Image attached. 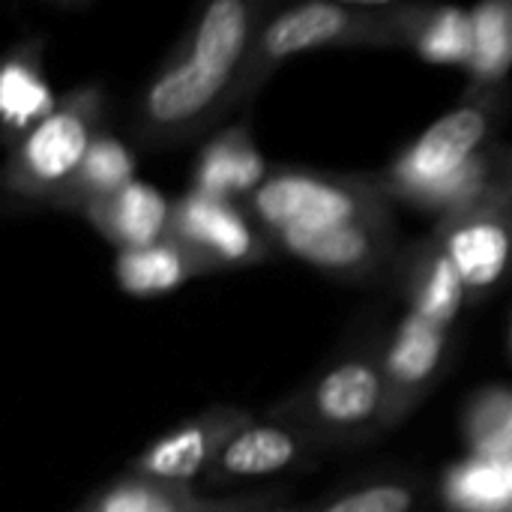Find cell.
I'll return each mask as SVG.
<instances>
[{
  "instance_id": "1",
  "label": "cell",
  "mask_w": 512,
  "mask_h": 512,
  "mask_svg": "<svg viewBox=\"0 0 512 512\" xmlns=\"http://www.w3.org/2000/svg\"><path fill=\"white\" fill-rule=\"evenodd\" d=\"M504 99L480 90L435 120L378 180L384 195H399L444 219L498 192L501 162L489 150Z\"/></svg>"
},
{
  "instance_id": "2",
  "label": "cell",
  "mask_w": 512,
  "mask_h": 512,
  "mask_svg": "<svg viewBox=\"0 0 512 512\" xmlns=\"http://www.w3.org/2000/svg\"><path fill=\"white\" fill-rule=\"evenodd\" d=\"M330 45H405L402 6L309 0L276 12L258 30L237 99L252 93L282 60Z\"/></svg>"
},
{
  "instance_id": "3",
  "label": "cell",
  "mask_w": 512,
  "mask_h": 512,
  "mask_svg": "<svg viewBox=\"0 0 512 512\" xmlns=\"http://www.w3.org/2000/svg\"><path fill=\"white\" fill-rule=\"evenodd\" d=\"M246 216L270 237L294 228L336 225H393L387 195L369 177H330L315 171L282 168L246 198Z\"/></svg>"
},
{
  "instance_id": "4",
  "label": "cell",
  "mask_w": 512,
  "mask_h": 512,
  "mask_svg": "<svg viewBox=\"0 0 512 512\" xmlns=\"http://www.w3.org/2000/svg\"><path fill=\"white\" fill-rule=\"evenodd\" d=\"M99 117V90H78L63 99L42 123L12 144L6 162L9 192L63 207L93 141L102 135Z\"/></svg>"
},
{
  "instance_id": "5",
  "label": "cell",
  "mask_w": 512,
  "mask_h": 512,
  "mask_svg": "<svg viewBox=\"0 0 512 512\" xmlns=\"http://www.w3.org/2000/svg\"><path fill=\"white\" fill-rule=\"evenodd\" d=\"M387 375L384 360L354 354L333 363L303 390L291 408L276 411L282 423L291 420L306 438H357L372 429H387Z\"/></svg>"
},
{
  "instance_id": "6",
  "label": "cell",
  "mask_w": 512,
  "mask_h": 512,
  "mask_svg": "<svg viewBox=\"0 0 512 512\" xmlns=\"http://www.w3.org/2000/svg\"><path fill=\"white\" fill-rule=\"evenodd\" d=\"M435 240L459 270L468 297L489 294L512 273V198L492 192L447 216Z\"/></svg>"
},
{
  "instance_id": "7",
  "label": "cell",
  "mask_w": 512,
  "mask_h": 512,
  "mask_svg": "<svg viewBox=\"0 0 512 512\" xmlns=\"http://www.w3.org/2000/svg\"><path fill=\"white\" fill-rule=\"evenodd\" d=\"M249 423L252 417L237 408H213L171 429L159 441H153L132 462L129 474L153 480V483H165V486L195 489L204 480V474L213 468L225 444L237 432H243Z\"/></svg>"
},
{
  "instance_id": "8",
  "label": "cell",
  "mask_w": 512,
  "mask_h": 512,
  "mask_svg": "<svg viewBox=\"0 0 512 512\" xmlns=\"http://www.w3.org/2000/svg\"><path fill=\"white\" fill-rule=\"evenodd\" d=\"M225 96H237L234 84L195 69L186 57L168 63L144 90L138 105V132L147 141H177L207 123Z\"/></svg>"
},
{
  "instance_id": "9",
  "label": "cell",
  "mask_w": 512,
  "mask_h": 512,
  "mask_svg": "<svg viewBox=\"0 0 512 512\" xmlns=\"http://www.w3.org/2000/svg\"><path fill=\"white\" fill-rule=\"evenodd\" d=\"M171 240L189 249L204 270L249 267L267 252L246 210H240L234 201H216L195 192L174 204Z\"/></svg>"
},
{
  "instance_id": "10",
  "label": "cell",
  "mask_w": 512,
  "mask_h": 512,
  "mask_svg": "<svg viewBox=\"0 0 512 512\" xmlns=\"http://www.w3.org/2000/svg\"><path fill=\"white\" fill-rule=\"evenodd\" d=\"M291 258L339 279H372L393 264V225H336V228H294L270 237Z\"/></svg>"
},
{
  "instance_id": "11",
  "label": "cell",
  "mask_w": 512,
  "mask_h": 512,
  "mask_svg": "<svg viewBox=\"0 0 512 512\" xmlns=\"http://www.w3.org/2000/svg\"><path fill=\"white\" fill-rule=\"evenodd\" d=\"M450 345V330L417 315L405 312L399 327L393 330L381 360L390 390L387 426H396L435 384Z\"/></svg>"
},
{
  "instance_id": "12",
  "label": "cell",
  "mask_w": 512,
  "mask_h": 512,
  "mask_svg": "<svg viewBox=\"0 0 512 512\" xmlns=\"http://www.w3.org/2000/svg\"><path fill=\"white\" fill-rule=\"evenodd\" d=\"M312 438H306L300 429L282 420H267V423H249L243 432H237L213 468L204 474L198 489L213 492L237 483H252V480H270L279 477L291 468H297L306 453H309Z\"/></svg>"
},
{
  "instance_id": "13",
  "label": "cell",
  "mask_w": 512,
  "mask_h": 512,
  "mask_svg": "<svg viewBox=\"0 0 512 512\" xmlns=\"http://www.w3.org/2000/svg\"><path fill=\"white\" fill-rule=\"evenodd\" d=\"M258 12H264L258 3L246 0H213L189 39V48L180 54L204 75H213L225 84L240 87L243 69L252 57L255 39H258ZM237 99V96H234Z\"/></svg>"
},
{
  "instance_id": "14",
  "label": "cell",
  "mask_w": 512,
  "mask_h": 512,
  "mask_svg": "<svg viewBox=\"0 0 512 512\" xmlns=\"http://www.w3.org/2000/svg\"><path fill=\"white\" fill-rule=\"evenodd\" d=\"M273 171L258 153L246 126L219 132L198 156L192 174V192L216 201H240L255 195Z\"/></svg>"
},
{
  "instance_id": "15",
  "label": "cell",
  "mask_w": 512,
  "mask_h": 512,
  "mask_svg": "<svg viewBox=\"0 0 512 512\" xmlns=\"http://www.w3.org/2000/svg\"><path fill=\"white\" fill-rule=\"evenodd\" d=\"M84 216L105 240H111L120 252H129L156 246L171 237L174 204H168L156 186L132 180L114 198L84 210Z\"/></svg>"
},
{
  "instance_id": "16",
  "label": "cell",
  "mask_w": 512,
  "mask_h": 512,
  "mask_svg": "<svg viewBox=\"0 0 512 512\" xmlns=\"http://www.w3.org/2000/svg\"><path fill=\"white\" fill-rule=\"evenodd\" d=\"M396 273L408 300V312H417L447 330L456 324L468 300V288L435 237L408 249L396 264Z\"/></svg>"
},
{
  "instance_id": "17",
  "label": "cell",
  "mask_w": 512,
  "mask_h": 512,
  "mask_svg": "<svg viewBox=\"0 0 512 512\" xmlns=\"http://www.w3.org/2000/svg\"><path fill=\"white\" fill-rule=\"evenodd\" d=\"M270 498L243 495V498H204L195 489L153 483L135 474L114 480L102 489L84 512H270Z\"/></svg>"
},
{
  "instance_id": "18",
  "label": "cell",
  "mask_w": 512,
  "mask_h": 512,
  "mask_svg": "<svg viewBox=\"0 0 512 512\" xmlns=\"http://www.w3.org/2000/svg\"><path fill=\"white\" fill-rule=\"evenodd\" d=\"M402 42L423 60L444 66H471L474 18L456 6H402Z\"/></svg>"
},
{
  "instance_id": "19",
  "label": "cell",
  "mask_w": 512,
  "mask_h": 512,
  "mask_svg": "<svg viewBox=\"0 0 512 512\" xmlns=\"http://www.w3.org/2000/svg\"><path fill=\"white\" fill-rule=\"evenodd\" d=\"M198 273H207L204 264L171 237L147 249L117 252V264H114V276L120 288L132 297L168 294Z\"/></svg>"
},
{
  "instance_id": "20",
  "label": "cell",
  "mask_w": 512,
  "mask_h": 512,
  "mask_svg": "<svg viewBox=\"0 0 512 512\" xmlns=\"http://www.w3.org/2000/svg\"><path fill=\"white\" fill-rule=\"evenodd\" d=\"M0 108L12 144L57 108V99L45 84L39 60L30 48H18L6 57L0 75Z\"/></svg>"
},
{
  "instance_id": "21",
  "label": "cell",
  "mask_w": 512,
  "mask_h": 512,
  "mask_svg": "<svg viewBox=\"0 0 512 512\" xmlns=\"http://www.w3.org/2000/svg\"><path fill=\"white\" fill-rule=\"evenodd\" d=\"M474 18V60L468 66L474 87L498 90L512 69V0L480 3Z\"/></svg>"
},
{
  "instance_id": "22",
  "label": "cell",
  "mask_w": 512,
  "mask_h": 512,
  "mask_svg": "<svg viewBox=\"0 0 512 512\" xmlns=\"http://www.w3.org/2000/svg\"><path fill=\"white\" fill-rule=\"evenodd\" d=\"M135 180V159L129 147L120 138L99 135L72 183V192L63 207L90 210L93 204H102L114 198L120 189H126Z\"/></svg>"
},
{
  "instance_id": "23",
  "label": "cell",
  "mask_w": 512,
  "mask_h": 512,
  "mask_svg": "<svg viewBox=\"0 0 512 512\" xmlns=\"http://www.w3.org/2000/svg\"><path fill=\"white\" fill-rule=\"evenodd\" d=\"M444 495L453 512H512V465L474 456L450 474Z\"/></svg>"
},
{
  "instance_id": "24",
  "label": "cell",
  "mask_w": 512,
  "mask_h": 512,
  "mask_svg": "<svg viewBox=\"0 0 512 512\" xmlns=\"http://www.w3.org/2000/svg\"><path fill=\"white\" fill-rule=\"evenodd\" d=\"M468 441L477 459L510 462L512 465V396L486 393L468 414Z\"/></svg>"
},
{
  "instance_id": "25",
  "label": "cell",
  "mask_w": 512,
  "mask_h": 512,
  "mask_svg": "<svg viewBox=\"0 0 512 512\" xmlns=\"http://www.w3.org/2000/svg\"><path fill=\"white\" fill-rule=\"evenodd\" d=\"M417 501H420V495L411 483L381 480V483L360 486V489L330 501L318 512H414Z\"/></svg>"
},
{
  "instance_id": "26",
  "label": "cell",
  "mask_w": 512,
  "mask_h": 512,
  "mask_svg": "<svg viewBox=\"0 0 512 512\" xmlns=\"http://www.w3.org/2000/svg\"><path fill=\"white\" fill-rule=\"evenodd\" d=\"M498 195L512 198V153L507 159H501V171H498Z\"/></svg>"
},
{
  "instance_id": "27",
  "label": "cell",
  "mask_w": 512,
  "mask_h": 512,
  "mask_svg": "<svg viewBox=\"0 0 512 512\" xmlns=\"http://www.w3.org/2000/svg\"><path fill=\"white\" fill-rule=\"evenodd\" d=\"M270 512H309V510H297V507H273Z\"/></svg>"
},
{
  "instance_id": "28",
  "label": "cell",
  "mask_w": 512,
  "mask_h": 512,
  "mask_svg": "<svg viewBox=\"0 0 512 512\" xmlns=\"http://www.w3.org/2000/svg\"><path fill=\"white\" fill-rule=\"evenodd\" d=\"M81 512H84V510H81Z\"/></svg>"
}]
</instances>
